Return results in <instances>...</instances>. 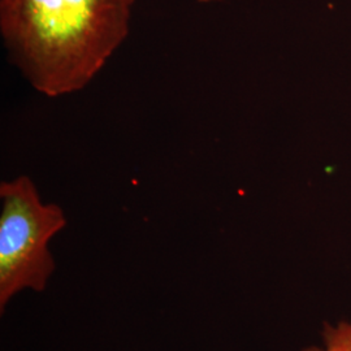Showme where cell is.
Listing matches in <instances>:
<instances>
[{"mask_svg":"<svg viewBox=\"0 0 351 351\" xmlns=\"http://www.w3.org/2000/svg\"><path fill=\"white\" fill-rule=\"evenodd\" d=\"M136 0H0V30L14 65L56 98L88 86L125 40Z\"/></svg>","mask_w":351,"mask_h":351,"instance_id":"6da1fadb","label":"cell"},{"mask_svg":"<svg viewBox=\"0 0 351 351\" xmlns=\"http://www.w3.org/2000/svg\"><path fill=\"white\" fill-rule=\"evenodd\" d=\"M0 310L24 290L43 291L56 268L51 239L66 226L63 208L42 201L30 177L0 184Z\"/></svg>","mask_w":351,"mask_h":351,"instance_id":"7a4b0ae2","label":"cell"},{"mask_svg":"<svg viewBox=\"0 0 351 351\" xmlns=\"http://www.w3.org/2000/svg\"><path fill=\"white\" fill-rule=\"evenodd\" d=\"M303 351H351V320L324 323L322 343Z\"/></svg>","mask_w":351,"mask_h":351,"instance_id":"3957f363","label":"cell"},{"mask_svg":"<svg viewBox=\"0 0 351 351\" xmlns=\"http://www.w3.org/2000/svg\"><path fill=\"white\" fill-rule=\"evenodd\" d=\"M202 3H213V1H219V0H199Z\"/></svg>","mask_w":351,"mask_h":351,"instance_id":"277c9868","label":"cell"}]
</instances>
